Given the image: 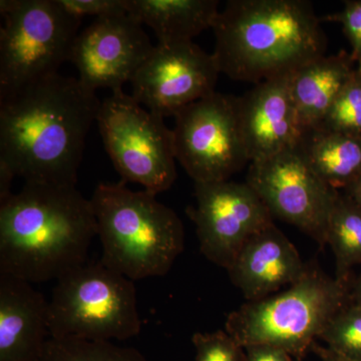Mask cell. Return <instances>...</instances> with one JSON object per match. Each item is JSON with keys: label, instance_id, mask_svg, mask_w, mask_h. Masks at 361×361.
<instances>
[{"label": "cell", "instance_id": "1", "mask_svg": "<svg viewBox=\"0 0 361 361\" xmlns=\"http://www.w3.org/2000/svg\"><path fill=\"white\" fill-rule=\"evenodd\" d=\"M102 102L77 78H42L0 99V161L25 183L77 186Z\"/></svg>", "mask_w": 361, "mask_h": 361}, {"label": "cell", "instance_id": "2", "mask_svg": "<svg viewBox=\"0 0 361 361\" xmlns=\"http://www.w3.org/2000/svg\"><path fill=\"white\" fill-rule=\"evenodd\" d=\"M97 236L92 202L77 186L25 183L0 203V273L56 281L89 261Z\"/></svg>", "mask_w": 361, "mask_h": 361}, {"label": "cell", "instance_id": "3", "mask_svg": "<svg viewBox=\"0 0 361 361\" xmlns=\"http://www.w3.org/2000/svg\"><path fill=\"white\" fill-rule=\"evenodd\" d=\"M221 73L254 85L326 54L327 37L305 0H230L212 27Z\"/></svg>", "mask_w": 361, "mask_h": 361}, {"label": "cell", "instance_id": "4", "mask_svg": "<svg viewBox=\"0 0 361 361\" xmlns=\"http://www.w3.org/2000/svg\"><path fill=\"white\" fill-rule=\"evenodd\" d=\"M101 261L132 281L165 276L184 250L182 221L157 195L125 182L97 185L92 194Z\"/></svg>", "mask_w": 361, "mask_h": 361}, {"label": "cell", "instance_id": "5", "mask_svg": "<svg viewBox=\"0 0 361 361\" xmlns=\"http://www.w3.org/2000/svg\"><path fill=\"white\" fill-rule=\"evenodd\" d=\"M351 285L308 266L286 290L247 301L230 313L225 331L244 348L274 346L301 361L329 322L351 303Z\"/></svg>", "mask_w": 361, "mask_h": 361}, {"label": "cell", "instance_id": "6", "mask_svg": "<svg viewBox=\"0 0 361 361\" xmlns=\"http://www.w3.org/2000/svg\"><path fill=\"white\" fill-rule=\"evenodd\" d=\"M49 332L56 338L123 341L142 323L134 281L99 262H87L56 280L49 301Z\"/></svg>", "mask_w": 361, "mask_h": 361}, {"label": "cell", "instance_id": "7", "mask_svg": "<svg viewBox=\"0 0 361 361\" xmlns=\"http://www.w3.org/2000/svg\"><path fill=\"white\" fill-rule=\"evenodd\" d=\"M0 99L59 73L70 61L82 18L58 0H1Z\"/></svg>", "mask_w": 361, "mask_h": 361}, {"label": "cell", "instance_id": "8", "mask_svg": "<svg viewBox=\"0 0 361 361\" xmlns=\"http://www.w3.org/2000/svg\"><path fill=\"white\" fill-rule=\"evenodd\" d=\"M97 123L104 148L123 182L158 195L177 179L173 130L123 90L102 102Z\"/></svg>", "mask_w": 361, "mask_h": 361}, {"label": "cell", "instance_id": "9", "mask_svg": "<svg viewBox=\"0 0 361 361\" xmlns=\"http://www.w3.org/2000/svg\"><path fill=\"white\" fill-rule=\"evenodd\" d=\"M174 118L176 160L195 183L229 180L250 161L240 132L236 97L215 92Z\"/></svg>", "mask_w": 361, "mask_h": 361}, {"label": "cell", "instance_id": "10", "mask_svg": "<svg viewBox=\"0 0 361 361\" xmlns=\"http://www.w3.org/2000/svg\"><path fill=\"white\" fill-rule=\"evenodd\" d=\"M246 183L273 216L326 245L330 212L339 191L316 174L299 147L252 161Z\"/></svg>", "mask_w": 361, "mask_h": 361}, {"label": "cell", "instance_id": "11", "mask_svg": "<svg viewBox=\"0 0 361 361\" xmlns=\"http://www.w3.org/2000/svg\"><path fill=\"white\" fill-rule=\"evenodd\" d=\"M195 200L187 214L202 254L226 270L252 236L273 224L269 209L246 182L195 183Z\"/></svg>", "mask_w": 361, "mask_h": 361}, {"label": "cell", "instance_id": "12", "mask_svg": "<svg viewBox=\"0 0 361 361\" xmlns=\"http://www.w3.org/2000/svg\"><path fill=\"white\" fill-rule=\"evenodd\" d=\"M221 73L217 59L194 42L154 47L130 85L132 97L161 118L215 92Z\"/></svg>", "mask_w": 361, "mask_h": 361}, {"label": "cell", "instance_id": "13", "mask_svg": "<svg viewBox=\"0 0 361 361\" xmlns=\"http://www.w3.org/2000/svg\"><path fill=\"white\" fill-rule=\"evenodd\" d=\"M154 47L142 25L129 14L106 16L78 33L68 61L87 89L115 92L132 82Z\"/></svg>", "mask_w": 361, "mask_h": 361}, {"label": "cell", "instance_id": "14", "mask_svg": "<svg viewBox=\"0 0 361 361\" xmlns=\"http://www.w3.org/2000/svg\"><path fill=\"white\" fill-rule=\"evenodd\" d=\"M291 73L258 82L236 97L237 116L249 161L298 148L306 134L290 90Z\"/></svg>", "mask_w": 361, "mask_h": 361}, {"label": "cell", "instance_id": "15", "mask_svg": "<svg viewBox=\"0 0 361 361\" xmlns=\"http://www.w3.org/2000/svg\"><path fill=\"white\" fill-rule=\"evenodd\" d=\"M296 247L273 223L252 236L228 274L247 301H256L295 283L307 271Z\"/></svg>", "mask_w": 361, "mask_h": 361}, {"label": "cell", "instance_id": "16", "mask_svg": "<svg viewBox=\"0 0 361 361\" xmlns=\"http://www.w3.org/2000/svg\"><path fill=\"white\" fill-rule=\"evenodd\" d=\"M30 284L0 273V361H39L51 337L49 301Z\"/></svg>", "mask_w": 361, "mask_h": 361}, {"label": "cell", "instance_id": "17", "mask_svg": "<svg viewBox=\"0 0 361 361\" xmlns=\"http://www.w3.org/2000/svg\"><path fill=\"white\" fill-rule=\"evenodd\" d=\"M356 70L350 52L341 51L313 59L292 71V99L305 132L319 128Z\"/></svg>", "mask_w": 361, "mask_h": 361}, {"label": "cell", "instance_id": "18", "mask_svg": "<svg viewBox=\"0 0 361 361\" xmlns=\"http://www.w3.org/2000/svg\"><path fill=\"white\" fill-rule=\"evenodd\" d=\"M127 11L148 25L161 44L193 42L213 27L220 13L217 0H127Z\"/></svg>", "mask_w": 361, "mask_h": 361}, {"label": "cell", "instance_id": "19", "mask_svg": "<svg viewBox=\"0 0 361 361\" xmlns=\"http://www.w3.org/2000/svg\"><path fill=\"white\" fill-rule=\"evenodd\" d=\"M299 149L334 189H346L361 176V137L316 129L306 132Z\"/></svg>", "mask_w": 361, "mask_h": 361}, {"label": "cell", "instance_id": "20", "mask_svg": "<svg viewBox=\"0 0 361 361\" xmlns=\"http://www.w3.org/2000/svg\"><path fill=\"white\" fill-rule=\"evenodd\" d=\"M326 244L336 259L334 277L341 282H351L353 268L361 264V209L341 192L330 212Z\"/></svg>", "mask_w": 361, "mask_h": 361}, {"label": "cell", "instance_id": "21", "mask_svg": "<svg viewBox=\"0 0 361 361\" xmlns=\"http://www.w3.org/2000/svg\"><path fill=\"white\" fill-rule=\"evenodd\" d=\"M39 361H148L141 351L111 341L49 337Z\"/></svg>", "mask_w": 361, "mask_h": 361}, {"label": "cell", "instance_id": "22", "mask_svg": "<svg viewBox=\"0 0 361 361\" xmlns=\"http://www.w3.org/2000/svg\"><path fill=\"white\" fill-rule=\"evenodd\" d=\"M317 129L361 137V73L356 70ZM316 130V129H315Z\"/></svg>", "mask_w": 361, "mask_h": 361}, {"label": "cell", "instance_id": "23", "mask_svg": "<svg viewBox=\"0 0 361 361\" xmlns=\"http://www.w3.org/2000/svg\"><path fill=\"white\" fill-rule=\"evenodd\" d=\"M319 339L337 355L361 361V306H346L329 322Z\"/></svg>", "mask_w": 361, "mask_h": 361}, {"label": "cell", "instance_id": "24", "mask_svg": "<svg viewBox=\"0 0 361 361\" xmlns=\"http://www.w3.org/2000/svg\"><path fill=\"white\" fill-rule=\"evenodd\" d=\"M192 342L195 361H246L245 348L227 331L196 332Z\"/></svg>", "mask_w": 361, "mask_h": 361}, {"label": "cell", "instance_id": "25", "mask_svg": "<svg viewBox=\"0 0 361 361\" xmlns=\"http://www.w3.org/2000/svg\"><path fill=\"white\" fill-rule=\"evenodd\" d=\"M325 20L341 23L344 35L351 45V56L361 73V0L344 1L342 11L329 14Z\"/></svg>", "mask_w": 361, "mask_h": 361}, {"label": "cell", "instance_id": "26", "mask_svg": "<svg viewBox=\"0 0 361 361\" xmlns=\"http://www.w3.org/2000/svg\"><path fill=\"white\" fill-rule=\"evenodd\" d=\"M71 16L82 18L84 16H106L127 14V0H58Z\"/></svg>", "mask_w": 361, "mask_h": 361}, {"label": "cell", "instance_id": "27", "mask_svg": "<svg viewBox=\"0 0 361 361\" xmlns=\"http://www.w3.org/2000/svg\"><path fill=\"white\" fill-rule=\"evenodd\" d=\"M246 361H297L282 349L271 345H252L245 348Z\"/></svg>", "mask_w": 361, "mask_h": 361}, {"label": "cell", "instance_id": "28", "mask_svg": "<svg viewBox=\"0 0 361 361\" xmlns=\"http://www.w3.org/2000/svg\"><path fill=\"white\" fill-rule=\"evenodd\" d=\"M16 177L11 168L4 161H0V203L6 201L13 194L11 185Z\"/></svg>", "mask_w": 361, "mask_h": 361}, {"label": "cell", "instance_id": "29", "mask_svg": "<svg viewBox=\"0 0 361 361\" xmlns=\"http://www.w3.org/2000/svg\"><path fill=\"white\" fill-rule=\"evenodd\" d=\"M311 350L319 356L320 360L322 361H355L348 360V358H345L343 357V356L337 355V353L330 350L329 348H323L322 345H318L316 342L314 344H313L312 348H311Z\"/></svg>", "mask_w": 361, "mask_h": 361}, {"label": "cell", "instance_id": "30", "mask_svg": "<svg viewBox=\"0 0 361 361\" xmlns=\"http://www.w3.org/2000/svg\"><path fill=\"white\" fill-rule=\"evenodd\" d=\"M345 193L349 198L355 201L356 205L361 209V176L358 179H356L353 184L349 185L346 189H344Z\"/></svg>", "mask_w": 361, "mask_h": 361}, {"label": "cell", "instance_id": "31", "mask_svg": "<svg viewBox=\"0 0 361 361\" xmlns=\"http://www.w3.org/2000/svg\"><path fill=\"white\" fill-rule=\"evenodd\" d=\"M351 303L361 306V275L351 285Z\"/></svg>", "mask_w": 361, "mask_h": 361}]
</instances>
